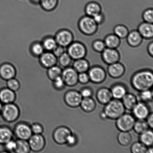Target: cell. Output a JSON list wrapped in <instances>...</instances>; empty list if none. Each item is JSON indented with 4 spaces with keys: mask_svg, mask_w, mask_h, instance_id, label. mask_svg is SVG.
<instances>
[{
    "mask_svg": "<svg viewBox=\"0 0 153 153\" xmlns=\"http://www.w3.org/2000/svg\"><path fill=\"white\" fill-rule=\"evenodd\" d=\"M5 148V150L8 152H14L16 146V141L12 140L9 141L5 144L4 145Z\"/></svg>",
    "mask_w": 153,
    "mask_h": 153,
    "instance_id": "obj_49",
    "label": "cell"
},
{
    "mask_svg": "<svg viewBox=\"0 0 153 153\" xmlns=\"http://www.w3.org/2000/svg\"><path fill=\"white\" fill-rule=\"evenodd\" d=\"M139 136V141L148 147L152 146L153 143V133L152 129L147 130Z\"/></svg>",
    "mask_w": 153,
    "mask_h": 153,
    "instance_id": "obj_35",
    "label": "cell"
},
{
    "mask_svg": "<svg viewBox=\"0 0 153 153\" xmlns=\"http://www.w3.org/2000/svg\"><path fill=\"white\" fill-rule=\"evenodd\" d=\"M13 132L17 139L26 140H28L33 134L31 125L25 122H19L16 124Z\"/></svg>",
    "mask_w": 153,
    "mask_h": 153,
    "instance_id": "obj_8",
    "label": "cell"
},
{
    "mask_svg": "<svg viewBox=\"0 0 153 153\" xmlns=\"http://www.w3.org/2000/svg\"><path fill=\"white\" fill-rule=\"evenodd\" d=\"M38 59L40 65L46 69L57 64L58 58L52 52L45 51Z\"/></svg>",
    "mask_w": 153,
    "mask_h": 153,
    "instance_id": "obj_16",
    "label": "cell"
},
{
    "mask_svg": "<svg viewBox=\"0 0 153 153\" xmlns=\"http://www.w3.org/2000/svg\"><path fill=\"white\" fill-rule=\"evenodd\" d=\"M131 82L133 88L139 92L151 89L153 85L152 71L144 69L136 72L132 76Z\"/></svg>",
    "mask_w": 153,
    "mask_h": 153,
    "instance_id": "obj_1",
    "label": "cell"
},
{
    "mask_svg": "<svg viewBox=\"0 0 153 153\" xmlns=\"http://www.w3.org/2000/svg\"><path fill=\"white\" fill-rule=\"evenodd\" d=\"M28 141L31 150L33 152H40L46 146L45 139L42 134H33Z\"/></svg>",
    "mask_w": 153,
    "mask_h": 153,
    "instance_id": "obj_15",
    "label": "cell"
},
{
    "mask_svg": "<svg viewBox=\"0 0 153 153\" xmlns=\"http://www.w3.org/2000/svg\"><path fill=\"white\" fill-rule=\"evenodd\" d=\"M82 98L79 91L75 90L67 91L64 97L66 104L72 108H76L80 106Z\"/></svg>",
    "mask_w": 153,
    "mask_h": 153,
    "instance_id": "obj_12",
    "label": "cell"
},
{
    "mask_svg": "<svg viewBox=\"0 0 153 153\" xmlns=\"http://www.w3.org/2000/svg\"><path fill=\"white\" fill-rule=\"evenodd\" d=\"M126 71V68L123 64L119 62L110 64L108 66L107 72L111 77L118 79L122 77Z\"/></svg>",
    "mask_w": 153,
    "mask_h": 153,
    "instance_id": "obj_18",
    "label": "cell"
},
{
    "mask_svg": "<svg viewBox=\"0 0 153 153\" xmlns=\"http://www.w3.org/2000/svg\"><path fill=\"white\" fill-rule=\"evenodd\" d=\"M149 128V126L145 120H137L135 123L133 129L137 134H140Z\"/></svg>",
    "mask_w": 153,
    "mask_h": 153,
    "instance_id": "obj_40",
    "label": "cell"
},
{
    "mask_svg": "<svg viewBox=\"0 0 153 153\" xmlns=\"http://www.w3.org/2000/svg\"><path fill=\"white\" fill-rule=\"evenodd\" d=\"M137 30L143 39H152L153 37V23L143 22L138 26Z\"/></svg>",
    "mask_w": 153,
    "mask_h": 153,
    "instance_id": "obj_19",
    "label": "cell"
},
{
    "mask_svg": "<svg viewBox=\"0 0 153 153\" xmlns=\"http://www.w3.org/2000/svg\"><path fill=\"white\" fill-rule=\"evenodd\" d=\"M147 52L150 56L153 58V42H151L148 45L147 48Z\"/></svg>",
    "mask_w": 153,
    "mask_h": 153,
    "instance_id": "obj_54",
    "label": "cell"
},
{
    "mask_svg": "<svg viewBox=\"0 0 153 153\" xmlns=\"http://www.w3.org/2000/svg\"><path fill=\"white\" fill-rule=\"evenodd\" d=\"M66 52V48L58 45L52 51L57 58H59Z\"/></svg>",
    "mask_w": 153,
    "mask_h": 153,
    "instance_id": "obj_48",
    "label": "cell"
},
{
    "mask_svg": "<svg viewBox=\"0 0 153 153\" xmlns=\"http://www.w3.org/2000/svg\"><path fill=\"white\" fill-rule=\"evenodd\" d=\"M29 51L34 57L39 58L45 51L41 40H36L33 41L29 46Z\"/></svg>",
    "mask_w": 153,
    "mask_h": 153,
    "instance_id": "obj_29",
    "label": "cell"
},
{
    "mask_svg": "<svg viewBox=\"0 0 153 153\" xmlns=\"http://www.w3.org/2000/svg\"><path fill=\"white\" fill-rule=\"evenodd\" d=\"M92 48L94 51L101 53L106 48V46L103 40L97 39L93 42Z\"/></svg>",
    "mask_w": 153,
    "mask_h": 153,
    "instance_id": "obj_42",
    "label": "cell"
},
{
    "mask_svg": "<svg viewBox=\"0 0 153 153\" xmlns=\"http://www.w3.org/2000/svg\"><path fill=\"white\" fill-rule=\"evenodd\" d=\"M100 118H101L102 120H105L106 119H108L107 117L106 116L105 114L103 111H102L100 112Z\"/></svg>",
    "mask_w": 153,
    "mask_h": 153,
    "instance_id": "obj_56",
    "label": "cell"
},
{
    "mask_svg": "<svg viewBox=\"0 0 153 153\" xmlns=\"http://www.w3.org/2000/svg\"><path fill=\"white\" fill-rule=\"evenodd\" d=\"M142 18L143 22L153 23V10L152 8L146 9L143 12L142 14Z\"/></svg>",
    "mask_w": 153,
    "mask_h": 153,
    "instance_id": "obj_44",
    "label": "cell"
},
{
    "mask_svg": "<svg viewBox=\"0 0 153 153\" xmlns=\"http://www.w3.org/2000/svg\"><path fill=\"white\" fill-rule=\"evenodd\" d=\"M59 3V0H41L39 6L44 11L51 12L56 10Z\"/></svg>",
    "mask_w": 153,
    "mask_h": 153,
    "instance_id": "obj_32",
    "label": "cell"
},
{
    "mask_svg": "<svg viewBox=\"0 0 153 153\" xmlns=\"http://www.w3.org/2000/svg\"><path fill=\"white\" fill-rule=\"evenodd\" d=\"M41 42L45 51L52 52L58 45L53 34L44 36L41 39Z\"/></svg>",
    "mask_w": 153,
    "mask_h": 153,
    "instance_id": "obj_25",
    "label": "cell"
},
{
    "mask_svg": "<svg viewBox=\"0 0 153 153\" xmlns=\"http://www.w3.org/2000/svg\"><path fill=\"white\" fill-rule=\"evenodd\" d=\"M121 100L126 110L128 111L132 110L138 102L137 97L131 93H127Z\"/></svg>",
    "mask_w": 153,
    "mask_h": 153,
    "instance_id": "obj_26",
    "label": "cell"
},
{
    "mask_svg": "<svg viewBox=\"0 0 153 153\" xmlns=\"http://www.w3.org/2000/svg\"><path fill=\"white\" fill-rule=\"evenodd\" d=\"M114 33L121 39L126 38L129 32L128 27L122 24L117 25L114 27L113 29Z\"/></svg>",
    "mask_w": 153,
    "mask_h": 153,
    "instance_id": "obj_37",
    "label": "cell"
},
{
    "mask_svg": "<svg viewBox=\"0 0 153 153\" xmlns=\"http://www.w3.org/2000/svg\"><path fill=\"white\" fill-rule=\"evenodd\" d=\"M78 73L72 67H69L62 70L61 77L65 85L68 87H74L78 83Z\"/></svg>",
    "mask_w": 153,
    "mask_h": 153,
    "instance_id": "obj_11",
    "label": "cell"
},
{
    "mask_svg": "<svg viewBox=\"0 0 153 153\" xmlns=\"http://www.w3.org/2000/svg\"><path fill=\"white\" fill-rule=\"evenodd\" d=\"M90 81L89 76L88 72L79 73L78 74V82L79 83L85 85L88 83Z\"/></svg>",
    "mask_w": 153,
    "mask_h": 153,
    "instance_id": "obj_47",
    "label": "cell"
},
{
    "mask_svg": "<svg viewBox=\"0 0 153 153\" xmlns=\"http://www.w3.org/2000/svg\"><path fill=\"white\" fill-rule=\"evenodd\" d=\"M3 119L7 123H13L19 119L20 109L14 103L4 104L1 113Z\"/></svg>",
    "mask_w": 153,
    "mask_h": 153,
    "instance_id": "obj_4",
    "label": "cell"
},
{
    "mask_svg": "<svg viewBox=\"0 0 153 153\" xmlns=\"http://www.w3.org/2000/svg\"><path fill=\"white\" fill-rule=\"evenodd\" d=\"M72 65L73 68L78 73L88 72L91 67L89 62L85 58L74 60Z\"/></svg>",
    "mask_w": 153,
    "mask_h": 153,
    "instance_id": "obj_27",
    "label": "cell"
},
{
    "mask_svg": "<svg viewBox=\"0 0 153 153\" xmlns=\"http://www.w3.org/2000/svg\"><path fill=\"white\" fill-rule=\"evenodd\" d=\"M137 97L138 102H141L147 104L152 101V91L150 89L140 91Z\"/></svg>",
    "mask_w": 153,
    "mask_h": 153,
    "instance_id": "obj_39",
    "label": "cell"
},
{
    "mask_svg": "<svg viewBox=\"0 0 153 153\" xmlns=\"http://www.w3.org/2000/svg\"><path fill=\"white\" fill-rule=\"evenodd\" d=\"M66 52L73 61L85 58L87 53L86 46L79 41H73L66 48Z\"/></svg>",
    "mask_w": 153,
    "mask_h": 153,
    "instance_id": "obj_5",
    "label": "cell"
},
{
    "mask_svg": "<svg viewBox=\"0 0 153 153\" xmlns=\"http://www.w3.org/2000/svg\"><path fill=\"white\" fill-rule=\"evenodd\" d=\"M90 81L95 84H100L105 80L106 73L100 66L94 65L90 67L88 72Z\"/></svg>",
    "mask_w": 153,
    "mask_h": 153,
    "instance_id": "obj_10",
    "label": "cell"
},
{
    "mask_svg": "<svg viewBox=\"0 0 153 153\" xmlns=\"http://www.w3.org/2000/svg\"><path fill=\"white\" fill-rule=\"evenodd\" d=\"M52 82L53 88L57 91H61L66 86L65 82L63 80L61 76L57 78Z\"/></svg>",
    "mask_w": 153,
    "mask_h": 153,
    "instance_id": "obj_45",
    "label": "cell"
},
{
    "mask_svg": "<svg viewBox=\"0 0 153 153\" xmlns=\"http://www.w3.org/2000/svg\"><path fill=\"white\" fill-rule=\"evenodd\" d=\"M41 1V0H29L31 4L36 5H39Z\"/></svg>",
    "mask_w": 153,
    "mask_h": 153,
    "instance_id": "obj_55",
    "label": "cell"
},
{
    "mask_svg": "<svg viewBox=\"0 0 153 153\" xmlns=\"http://www.w3.org/2000/svg\"><path fill=\"white\" fill-rule=\"evenodd\" d=\"M116 120V127L120 131H131L136 121L133 115L125 112Z\"/></svg>",
    "mask_w": 153,
    "mask_h": 153,
    "instance_id": "obj_7",
    "label": "cell"
},
{
    "mask_svg": "<svg viewBox=\"0 0 153 153\" xmlns=\"http://www.w3.org/2000/svg\"><path fill=\"white\" fill-rule=\"evenodd\" d=\"M153 149L152 146L149 147H148L147 151L146 153H153Z\"/></svg>",
    "mask_w": 153,
    "mask_h": 153,
    "instance_id": "obj_57",
    "label": "cell"
},
{
    "mask_svg": "<svg viewBox=\"0 0 153 153\" xmlns=\"http://www.w3.org/2000/svg\"><path fill=\"white\" fill-rule=\"evenodd\" d=\"M78 27L82 34L87 36L94 35L97 32L98 28L97 25L93 17L85 15L79 19Z\"/></svg>",
    "mask_w": 153,
    "mask_h": 153,
    "instance_id": "obj_3",
    "label": "cell"
},
{
    "mask_svg": "<svg viewBox=\"0 0 153 153\" xmlns=\"http://www.w3.org/2000/svg\"><path fill=\"white\" fill-rule=\"evenodd\" d=\"M148 148L141 142H136L132 145L131 151L133 153H146Z\"/></svg>",
    "mask_w": 153,
    "mask_h": 153,
    "instance_id": "obj_41",
    "label": "cell"
},
{
    "mask_svg": "<svg viewBox=\"0 0 153 153\" xmlns=\"http://www.w3.org/2000/svg\"><path fill=\"white\" fill-rule=\"evenodd\" d=\"M131 111L133 116L137 120H145L151 113L147 104L141 102H138Z\"/></svg>",
    "mask_w": 153,
    "mask_h": 153,
    "instance_id": "obj_17",
    "label": "cell"
},
{
    "mask_svg": "<svg viewBox=\"0 0 153 153\" xmlns=\"http://www.w3.org/2000/svg\"><path fill=\"white\" fill-rule=\"evenodd\" d=\"M33 134H41L44 131V128L42 124L39 123H34L31 125Z\"/></svg>",
    "mask_w": 153,
    "mask_h": 153,
    "instance_id": "obj_46",
    "label": "cell"
},
{
    "mask_svg": "<svg viewBox=\"0 0 153 153\" xmlns=\"http://www.w3.org/2000/svg\"><path fill=\"white\" fill-rule=\"evenodd\" d=\"M126 39L128 45L133 48L140 46L143 39L137 30L129 31Z\"/></svg>",
    "mask_w": 153,
    "mask_h": 153,
    "instance_id": "obj_20",
    "label": "cell"
},
{
    "mask_svg": "<svg viewBox=\"0 0 153 153\" xmlns=\"http://www.w3.org/2000/svg\"><path fill=\"white\" fill-rule=\"evenodd\" d=\"M73 59L66 52L58 58L57 64L62 68L69 67L72 65Z\"/></svg>",
    "mask_w": 153,
    "mask_h": 153,
    "instance_id": "obj_38",
    "label": "cell"
},
{
    "mask_svg": "<svg viewBox=\"0 0 153 153\" xmlns=\"http://www.w3.org/2000/svg\"><path fill=\"white\" fill-rule=\"evenodd\" d=\"M3 106V103L0 101V114H1V110H2Z\"/></svg>",
    "mask_w": 153,
    "mask_h": 153,
    "instance_id": "obj_58",
    "label": "cell"
},
{
    "mask_svg": "<svg viewBox=\"0 0 153 153\" xmlns=\"http://www.w3.org/2000/svg\"><path fill=\"white\" fill-rule=\"evenodd\" d=\"M113 99L121 100L127 94L126 87L123 84L118 83L112 85L110 89Z\"/></svg>",
    "mask_w": 153,
    "mask_h": 153,
    "instance_id": "obj_23",
    "label": "cell"
},
{
    "mask_svg": "<svg viewBox=\"0 0 153 153\" xmlns=\"http://www.w3.org/2000/svg\"><path fill=\"white\" fill-rule=\"evenodd\" d=\"M146 120V121L148 126H149V128L152 130L153 127V114L152 112L150 113Z\"/></svg>",
    "mask_w": 153,
    "mask_h": 153,
    "instance_id": "obj_53",
    "label": "cell"
},
{
    "mask_svg": "<svg viewBox=\"0 0 153 153\" xmlns=\"http://www.w3.org/2000/svg\"><path fill=\"white\" fill-rule=\"evenodd\" d=\"M79 106L83 111L89 113L95 110L97 103L95 100L91 97H85L82 98Z\"/></svg>",
    "mask_w": 153,
    "mask_h": 153,
    "instance_id": "obj_31",
    "label": "cell"
},
{
    "mask_svg": "<svg viewBox=\"0 0 153 153\" xmlns=\"http://www.w3.org/2000/svg\"><path fill=\"white\" fill-rule=\"evenodd\" d=\"M117 139L120 145L127 146L131 143L132 137L129 132L120 131L118 135Z\"/></svg>",
    "mask_w": 153,
    "mask_h": 153,
    "instance_id": "obj_34",
    "label": "cell"
},
{
    "mask_svg": "<svg viewBox=\"0 0 153 153\" xmlns=\"http://www.w3.org/2000/svg\"><path fill=\"white\" fill-rule=\"evenodd\" d=\"M14 152L16 153H29L31 151L28 141L17 139Z\"/></svg>",
    "mask_w": 153,
    "mask_h": 153,
    "instance_id": "obj_36",
    "label": "cell"
},
{
    "mask_svg": "<svg viewBox=\"0 0 153 153\" xmlns=\"http://www.w3.org/2000/svg\"><path fill=\"white\" fill-rule=\"evenodd\" d=\"M16 99V94L15 91L7 88L0 90V101L3 104L14 103Z\"/></svg>",
    "mask_w": 153,
    "mask_h": 153,
    "instance_id": "obj_22",
    "label": "cell"
},
{
    "mask_svg": "<svg viewBox=\"0 0 153 153\" xmlns=\"http://www.w3.org/2000/svg\"><path fill=\"white\" fill-rule=\"evenodd\" d=\"M80 92L82 98L91 97L93 94V91L91 88L88 87H85L81 90Z\"/></svg>",
    "mask_w": 153,
    "mask_h": 153,
    "instance_id": "obj_50",
    "label": "cell"
},
{
    "mask_svg": "<svg viewBox=\"0 0 153 153\" xmlns=\"http://www.w3.org/2000/svg\"><path fill=\"white\" fill-rule=\"evenodd\" d=\"M85 15L93 17L102 12L101 6L96 1H91L87 3L85 7Z\"/></svg>",
    "mask_w": 153,
    "mask_h": 153,
    "instance_id": "obj_24",
    "label": "cell"
},
{
    "mask_svg": "<svg viewBox=\"0 0 153 153\" xmlns=\"http://www.w3.org/2000/svg\"><path fill=\"white\" fill-rule=\"evenodd\" d=\"M46 70V74L48 78L51 80L53 81L61 76L63 69L60 66L57 64Z\"/></svg>",
    "mask_w": 153,
    "mask_h": 153,
    "instance_id": "obj_33",
    "label": "cell"
},
{
    "mask_svg": "<svg viewBox=\"0 0 153 153\" xmlns=\"http://www.w3.org/2000/svg\"><path fill=\"white\" fill-rule=\"evenodd\" d=\"M105 105L103 111L109 119L116 120L125 112L126 109L120 100L112 99Z\"/></svg>",
    "mask_w": 153,
    "mask_h": 153,
    "instance_id": "obj_2",
    "label": "cell"
},
{
    "mask_svg": "<svg viewBox=\"0 0 153 153\" xmlns=\"http://www.w3.org/2000/svg\"><path fill=\"white\" fill-rule=\"evenodd\" d=\"M77 142V138L73 133L69 136L66 145L69 146H73L76 144Z\"/></svg>",
    "mask_w": 153,
    "mask_h": 153,
    "instance_id": "obj_51",
    "label": "cell"
},
{
    "mask_svg": "<svg viewBox=\"0 0 153 153\" xmlns=\"http://www.w3.org/2000/svg\"><path fill=\"white\" fill-rule=\"evenodd\" d=\"M96 98L100 104L105 105L113 99L111 90L106 88H102L97 91Z\"/></svg>",
    "mask_w": 153,
    "mask_h": 153,
    "instance_id": "obj_21",
    "label": "cell"
},
{
    "mask_svg": "<svg viewBox=\"0 0 153 153\" xmlns=\"http://www.w3.org/2000/svg\"><path fill=\"white\" fill-rule=\"evenodd\" d=\"M101 53L103 62L108 65L119 62L121 59L120 54L117 49L106 48Z\"/></svg>",
    "mask_w": 153,
    "mask_h": 153,
    "instance_id": "obj_14",
    "label": "cell"
},
{
    "mask_svg": "<svg viewBox=\"0 0 153 153\" xmlns=\"http://www.w3.org/2000/svg\"><path fill=\"white\" fill-rule=\"evenodd\" d=\"M14 136L13 130L7 126H0V144L4 145L7 142L13 139Z\"/></svg>",
    "mask_w": 153,
    "mask_h": 153,
    "instance_id": "obj_28",
    "label": "cell"
},
{
    "mask_svg": "<svg viewBox=\"0 0 153 153\" xmlns=\"http://www.w3.org/2000/svg\"><path fill=\"white\" fill-rule=\"evenodd\" d=\"M7 88L12 91L16 92L19 91L21 85L20 82L16 78H13L7 81Z\"/></svg>",
    "mask_w": 153,
    "mask_h": 153,
    "instance_id": "obj_43",
    "label": "cell"
},
{
    "mask_svg": "<svg viewBox=\"0 0 153 153\" xmlns=\"http://www.w3.org/2000/svg\"><path fill=\"white\" fill-rule=\"evenodd\" d=\"M54 36L57 44L64 48H67L74 41V34L68 28H60L55 33Z\"/></svg>",
    "mask_w": 153,
    "mask_h": 153,
    "instance_id": "obj_6",
    "label": "cell"
},
{
    "mask_svg": "<svg viewBox=\"0 0 153 153\" xmlns=\"http://www.w3.org/2000/svg\"><path fill=\"white\" fill-rule=\"evenodd\" d=\"M10 57L8 61L2 63L0 65V77L6 81L15 78L17 74L16 67L10 62Z\"/></svg>",
    "mask_w": 153,
    "mask_h": 153,
    "instance_id": "obj_9",
    "label": "cell"
},
{
    "mask_svg": "<svg viewBox=\"0 0 153 153\" xmlns=\"http://www.w3.org/2000/svg\"><path fill=\"white\" fill-rule=\"evenodd\" d=\"M121 39L114 33L106 35L104 39L106 48L117 49L121 45Z\"/></svg>",
    "mask_w": 153,
    "mask_h": 153,
    "instance_id": "obj_30",
    "label": "cell"
},
{
    "mask_svg": "<svg viewBox=\"0 0 153 153\" xmlns=\"http://www.w3.org/2000/svg\"><path fill=\"white\" fill-rule=\"evenodd\" d=\"M96 23L98 25H101L104 22L105 18L104 14L101 12L93 17Z\"/></svg>",
    "mask_w": 153,
    "mask_h": 153,
    "instance_id": "obj_52",
    "label": "cell"
},
{
    "mask_svg": "<svg viewBox=\"0 0 153 153\" xmlns=\"http://www.w3.org/2000/svg\"><path fill=\"white\" fill-rule=\"evenodd\" d=\"M72 133L71 130L68 127L64 126L58 127L53 132V140L58 145H65L69 136Z\"/></svg>",
    "mask_w": 153,
    "mask_h": 153,
    "instance_id": "obj_13",
    "label": "cell"
}]
</instances>
